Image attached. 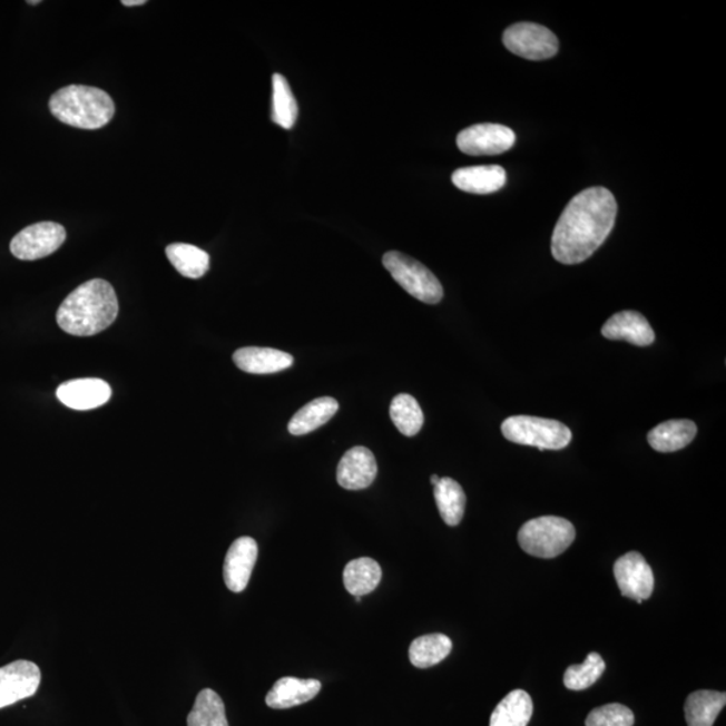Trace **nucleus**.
<instances>
[{
    "instance_id": "29",
    "label": "nucleus",
    "mask_w": 726,
    "mask_h": 726,
    "mask_svg": "<svg viewBox=\"0 0 726 726\" xmlns=\"http://www.w3.org/2000/svg\"><path fill=\"white\" fill-rule=\"evenodd\" d=\"M391 419L398 430L408 438L414 436L424 425V413L411 394H399L392 400Z\"/></svg>"
},
{
    "instance_id": "18",
    "label": "nucleus",
    "mask_w": 726,
    "mask_h": 726,
    "mask_svg": "<svg viewBox=\"0 0 726 726\" xmlns=\"http://www.w3.org/2000/svg\"><path fill=\"white\" fill-rule=\"evenodd\" d=\"M504 168L498 165L471 166L459 168L452 174L453 185L459 190L471 194H491L506 185Z\"/></svg>"
},
{
    "instance_id": "26",
    "label": "nucleus",
    "mask_w": 726,
    "mask_h": 726,
    "mask_svg": "<svg viewBox=\"0 0 726 726\" xmlns=\"http://www.w3.org/2000/svg\"><path fill=\"white\" fill-rule=\"evenodd\" d=\"M452 651V640L443 634L424 635L412 641L410 659L418 669H428L442 663Z\"/></svg>"
},
{
    "instance_id": "24",
    "label": "nucleus",
    "mask_w": 726,
    "mask_h": 726,
    "mask_svg": "<svg viewBox=\"0 0 726 726\" xmlns=\"http://www.w3.org/2000/svg\"><path fill=\"white\" fill-rule=\"evenodd\" d=\"M434 499L440 516L449 527H458L463 520L465 510V494L462 485L451 478H440L434 485Z\"/></svg>"
},
{
    "instance_id": "6",
    "label": "nucleus",
    "mask_w": 726,
    "mask_h": 726,
    "mask_svg": "<svg viewBox=\"0 0 726 726\" xmlns=\"http://www.w3.org/2000/svg\"><path fill=\"white\" fill-rule=\"evenodd\" d=\"M382 264L394 281L418 301L426 304L442 302L444 295L442 284L425 265L395 251L385 253Z\"/></svg>"
},
{
    "instance_id": "34",
    "label": "nucleus",
    "mask_w": 726,
    "mask_h": 726,
    "mask_svg": "<svg viewBox=\"0 0 726 726\" xmlns=\"http://www.w3.org/2000/svg\"><path fill=\"white\" fill-rule=\"evenodd\" d=\"M29 4H40V0H35V2H28Z\"/></svg>"
},
{
    "instance_id": "28",
    "label": "nucleus",
    "mask_w": 726,
    "mask_h": 726,
    "mask_svg": "<svg viewBox=\"0 0 726 726\" xmlns=\"http://www.w3.org/2000/svg\"><path fill=\"white\" fill-rule=\"evenodd\" d=\"M272 87H274L272 120L284 129H291L296 122L297 112H300L293 89L285 77L277 73L272 77Z\"/></svg>"
},
{
    "instance_id": "16",
    "label": "nucleus",
    "mask_w": 726,
    "mask_h": 726,
    "mask_svg": "<svg viewBox=\"0 0 726 726\" xmlns=\"http://www.w3.org/2000/svg\"><path fill=\"white\" fill-rule=\"evenodd\" d=\"M322 689V684L317 679H300L294 677H284L278 679L272 687L265 704L271 709H291L310 703Z\"/></svg>"
},
{
    "instance_id": "11",
    "label": "nucleus",
    "mask_w": 726,
    "mask_h": 726,
    "mask_svg": "<svg viewBox=\"0 0 726 726\" xmlns=\"http://www.w3.org/2000/svg\"><path fill=\"white\" fill-rule=\"evenodd\" d=\"M40 684V667L30 660H16L0 667V709L35 696Z\"/></svg>"
},
{
    "instance_id": "25",
    "label": "nucleus",
    "mask_w": 726,
    "mask_h": 726,
    "mask_svg": "<svg viewBox=\"0 0 726 726\" xmlns=\"http://www.w3.org/2000/svg\"><path fill=\"white\" fill-rule=\"evenodd\" d=\"M168 261L182 276L189 278L203 277L210 268V257L198 246L190 244H171L166 248Z\"/></svg>"
},
{
    "instance_id": "4",
    "label": "nucleus",
    "mask_w": 726,
    "mask_h": 726,
    "mask_svg": "<svg viewBox=\"0 0 726 726\" xmlns=\"http://www.w3.org/2000/svg\"><path fill=\"white\" fill-rule=\"evenodd\" d=\"M576 530L572 523L561 517L534 518L523 524L518 533L523 552L538 559H555L573 543Z\"/></svg>"
},
{
    "instance_id": "8",
    "label": "nucleus",
    "mask_w": 726,
    "mask_h": 726,
    "mask_svg": "<svg viewBox=\"0 0 726 726\" xmlns=\"http://www.w3.org/2000/svg\"><path fill=\"white\" fill-rule=\"evenodd\" d=\"M67 239V230L57 223L28 226L12 238L10 251L19 261L32 262L53 255Z\"/></svg>"
},
{
    "instance_id": "3",
    "label": "nucleus",
    "mask_w": 726,
    "mask_h": 726,
    "mask_svg": "<svg viewBox=\"0 0 726 726\" xmlns=\"http://www.w3.org/2000/svg\"><path fill=\"white\" fill-rule=\"evenodd\" d=\"M50 112L70 127L99 129L115 116V102L102 89L86 86L65 87L51 96Z\"/></svg>"
},
{
    "instance_id": "9",
    "label": "nucleus",
    "mask_w": 726,
    "mask_h": 726,
    "mask_svg": "<svg viewBox=\"0 0 726 726\" xmlns=\"http://www.w3.org/2000/svg\"><path fill=\"white\" fill-rule=\"evenodd\" d=\"M516 139L513 129L484 122V125L463 129L458 135L457 145L463 154L483 157V155H499L509 151L516 145Z\"/></svg>"
},
{
    "instance_id": "22",
    "label": "nucleus",
    "mask_w": 726,
    "mask_h": 726,
    "mask_svg": "<svg viewBox=\"0 0 726 726\" xmlns=\"http://www.w3.org/2000/svg\"><path fill=\"white\" fill-rule=\"evenodd\" d=\"M382 577L380 563L369 557L350 561L343 570V585L347 592L355 596L372 593L379 587Z\"/></svg>"
},
{
    "instance_id": "17",
    "label": "nucleus",
    "mask_w": 726,
    "mask_h": 726,
    "mask_svg": "<svg viewBox=\"0 0 726 726\" xmlns=\"http://www.w3.org/2000/svg\"><path fill=\"white\" fill-rule=\"evenodd\" d=\"M238 369L249 374H274L294 365V356L269 347H243L233 354Z\"/></svg>"
},
{
    "instance_id": "30",
    "label": "nucleus",
    "mask_w": 726,
    "mask_h": 726,
    "mask_svg": "<svg viewBox=\"0 0 726 726\" xmlns=\"http://www.w3.org/2000/svg\"><path fill=\"white\" fill-rule=\"evenodd\" d=\"M606 670V663L598 653H591L585 664L568 667L563 685L569 690H586L598 680Z\"/></svg>"
},
{
    "instance_id": "23",
    "label": "nucleus",
    "mask_w": 726,
    "mask_h": 726,
    "mask_svg": "<svg viewBox=\"0 0 726 726\" xmlns=\"http://www.w3.org/2000/svg\"><path fill=\"white\" fill-rule=\"evenodd\" d=\"M533 716V702L527 691L509 693L498 704L490 718V726H528Z\"/></svg>"
},
{
    "instance_id": "10",
    "label": "nucleus",
    "mask_w": 726,
    "mask_h": 726,
    "mask_svg": "<svg viewBox=\"0 0 726 726\" xmlns=\"http://www.w3.org/2000/svg\"><path fill=\"white\" fill-rule=\"evenodd\" d=\"M614 573L625 598L632 599L638 605L650 599L654 591V573L644 556L638 552L621 556L615 562Z\"/></svg>"
},
{
    "instance_id": "7",
    "label": "nucleus",
    "mask_w": 726,
    "mask_h": 726,
    "mask_svg": "<svg viewBox=\"0 0 726 726\" xmlns=\"http://www.w3.org/2000/svg\"><path fill=\"white\" fill-rule=\"evenodd\" d=\"M503 43L511 53L530 61L549 60L560 47L553 31L531 22L511 24L503 32Z\"/></svg>"
},
{
    "instance_id": "15",
    "label": "nucleus",
    "mask_w": 726,
    "mask_h": 726,
    "mask_svg": "<svg viewBox=\"0 0 726 726\" xmlns=\"http://www.w3.org/2000/svg\"><path fill=\"white\" fill-rule=\"evenodd\" d=\"M602 336L611 341H627L635 346H650L656 334L646 317L637 311H621L609 317L601 328Z\"/></svg>"
},
{
    "instance_id": "1",
    "label": "nucleus",
    "mask_w": 726,
    "mask_h": 726,
    "mask_svg": "<svg viewBox=\"0 0 726 726\" xmlns=\"http://www.w3.org/2000/svg\"><path fill=\"white\" fill-rule=\"evenodd\" d=\"M618 204L606 187H589L563 209L552 236V255L566 265L588 261L615 226Z\"/></svg>"
},
{
    "instance_id": "12",
    "label": "nucleus",
    "mask_w": 726,
    "mask_h": 726,
    "mask_svg": "<svg viewBox=\"0 0 726 726\" xmlns=\"http://www.w3.org/2000/svg\"><path fill=\"white\" fill-rule=\"evenodd\" d=\"M258 556L257 542L251 537H239L230 544L224 562V580L232 592H243L248 587Z\"/></svg>"
},
{
    "instance_id": "21",
    "label": "nucleus",
    "mask_w": 726,
    "mask_h": 726,
    "mask_svg": "<svg viewBox=\"0 0 726 726\" xmlns=\"http://www.w3.org/2000/svg\"><path fill=\"white\" fill-rule=\"evenodd\" d=\"M725 705V693L713 690L691 693L685 704L687 726H713Z\"/></svg>"
},
{
    "instance_id": "2",
    "label": "nucleus",
    "mask_w": 726,
    "mask_h": 726,
    "mask_svg": "<svg viewBox=\"0 0 726 726\" xmlns=\"http://www.w3.org/2000/svg\"><path fill=\"white\" fill-rule=\"evenodd\" d=\"M119 302L111 284L94 278L77 287L57 311V323L65 333L92 336L116 321Z\"/></svg>"
},
{
    "instance_id": "31",
    "label": "nucleus",
    "mask_w": 726,
    "mask_h": 726,
    "mask_svg": "<svg viewBox=\"0 0 726 726\" xmlns=\"http://www.w3.org/2000/svg\"><path fill=\"white\" fill-rule=\"evenodd\" d=\"M634 713L627 706L609 704L593 709L587 717V726H632Z\"/></svg>"
},
{
    "instance_id": "20",
    "label": "nucleus",
    "mask_w": 726,
    "mask_h": 726,
    "mask_svg": "<svg viewBox=\"0 0 726 726\" xmlns=\"http://www.w3.org/2000/svg\"><path fill=\"white\" fill-rule=\"evenodd\" d=\"M339 410V401L333 398H321L311 401V403L304 405L302 410L296 412L295 416L291 419L288 431L291 434H294V436H303V434L313 432L317 430V428L328 423Z\"/></svg>"
},
{
    "instance_id": "13",
    "label": "nucleus",
    "mask_w": 726,
    "mask_h": 726,
    "mask_svg": "<svg viewBox=\"0 0 726 726\" xmlns=\"http://www.w3.org/2000/svg\"><path fill=\"white\" fill-rule=\"evenodd\" d=\"M377 462L366 447H354L341 459L336 470V481L346 490L367 489L377 477Z\"/></svg>"
},
{
    "instance_id": "33",
    "label": "nucleus",
    "mask_w": 726,
    "mask_h": 726,
    "mask_svg": "<svg viewBox=\"0 0 726 726\" xmlns=\"http://www.w3.org/2000/svg\"><path fill=\"white\" fill-rule=\"evenodd\" d=\"M439 481H440V478L438 475H432L431 477V483L433 484V488H434V485H436L439 483Z\"/></svg>"
},
{
    "instance_id": "14",
    "label": "nucleus",
    "mask_w": 726,
    "mask_h": 726,
    "mask_svg": "<svg viewBox=\"0 0 726 726\" xmlns=\"http://www.w3.org/2000/svg\"><path fill=\"white\" fill-rule=\"evenodd\" d=\"M111 395V386L99 379L68 381L57 389V399L76 411L95 410L108 403Z\"/></svg>"
},
{
    "instance_id": "27",
    "label": "nucleus",
    "mask_w": 726,
    "mask_h": 726,
    "mask_svg": "<svg viewBox=\"0 0 726 726\" xmlns=\"http://www.w3.org/2000/svg\"><path fill=\"white\" fill-rule=\"evenodd\" d=\"M187 726H229L223 698L212 689L199 691L187 716Z\"/></svg>"
},
{
    "instance_id": "32",
    "label": "nucleus",
    "mask_w": 726,
    "mask_h": 726,
    "mask_svg": "<svg viewBox=\"0 0 726 726\" xmlns=\"http://www.w3.org/2000/svg\"><path fill=\"white\" fill-rule=\"evenodd\" d=\"M147 0H122L121 4L126 6V8H134V6H143L146 4Z\"/></svg>"
},
{
    "instance_id": "19",
    "label": "nucleus",
    "mask_w": 726,
    "mask_h": 726,
    "mask_svg": "<svg viewBox=\"0 0 726 726\" xmlns=\"http://www.w3.org/2000/svg\"><path fill=\"white\" fill-rule=\"evenodd\" d=\"M697 425L691 420H669L648 433V444L658 452H676L695 440Z\"/></svg>"
},
{
    "instance_id": "5",
    "label": "nucleus",
    "mask_w": 726,
    "mask_h": 726,
    "mask_svg": "<svg viewBox=\"0 0 726 726\" xmlns=\"http://www.w3.org/2000/svg\"><path fill=\"white\" fill-rule=\"evenodd\" d=\"M502 433L509 442L541 451L563 450L572 442V431L566 424L542 418L511 416L503 421Z\"/></svg>"
}]
</instances>
